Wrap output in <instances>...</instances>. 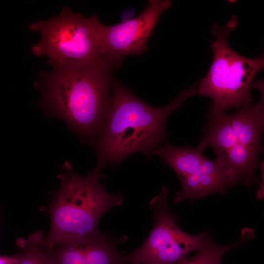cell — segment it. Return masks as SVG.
<instances>
[{"label": "cell", "mask_w": 264, "mask_h": 264, "mask_svg": "<svg viewBox=\"0 0 264 264\" xmlns=\"http://www.w3.org/2000/svg\"><path fill=\"white\" fill-rule=\"evenodd\" d=\"M125 239L101 233L88 240L85 247V264H121L124 259L117 246Z\"/></svg>", "instance_id": "cell-14"}, {"label": "cell", "mask_w": 264, "mask_h": 264, "mask_svg": "<svg viewBox=\"0 0 264 264\" xmlns=\"http://www.w3.org/2000/svg\"><path fill=\"white\" fill-rule=\"evenodd\" d=\"M101 23L95 15L85 17L64 7L56 17L29 25L41 35V40L31 48L32 53L46 57L52 66L96 60L102 57Z\"/></svg>", "instance_id": "cell-5"}, {"label": "cell", "mask_w": 264, "mask_h": 264, "mask_svg": "<svg viewBox=\"0 0 264 264\" xmlns=\"http://www.w3.org/2000/svg\"><path fill=\"white\" fill-rule=\"evenodd\" d=\"M237 22L234 17L224 28L217 24L213 27L215 37L211 45L214 58L208 72L200 81L197 93L212 99L210 110H213L224 112L233 107L239 109L243 105L250 104L253 80L264 67L263 56L247 58L229 46L227 37Z\"/></svg>", "instance_id": "cell-4"}, {"label": "cell", "mask_w": 264, "mask_h": 264, "mask_svg": "<svg viewBox=\"0 0 264 264\" xmlns=\"http://www.w3.org/2000/svg\"><path fill=\"white\" fill-rule=\"evenodd\" d=\"M253 234L250 230L243 231L240 240L228 245H218L212 240L195 255L174 264H222V259L226 253L250 240Z\"/></svg>", "instance_id": "cell-15"}, {"label": "cell", "mask_w": 264, "mask_h": 264, "mask_svg": "<svg viewBox=\"0 0 264 264\" xmlns=\"http://www.w3.org/2000/svg\"><path fill=\"white\" fill-rule=\"evenodd\" d=\"M258 156L238 142L228 153L224 167L232 174L236 182L250 187L258 182L255 176L260 165Z\"/></svg>", "instance_id": "cell-12"}, {"label": "cell", "mask_w": 264, "mask_h": 264, "mask_svg": "<svg viewBox=\"0 0 264 264\" xmlns=\"http://www.w3.org/2000/svg\"><path fill=\"white\" fill-rule=\"evenodd\" d=\"M44 238L41 230L31 233L26 238H18L16 245L20 251L13 255L15 264H59L53 248L45 245Z\"/></svg>", "instance_id": "cell-13"}, {"label": "cell", "mask_w": 264, "mask_h": 264, "mask_svg": "<svg viewBox=\"0 0 264 264\" xmlns=\"http://www.w3.org/2000/svg\"><path fill=\"white\" fill-rule=\"evenodd\" d=\"M169 191L162 187L150 202L154 221V227L143 244L124 260L134 264H174L198 252L212 240L204 232L193 235L185 233L177 225L179 217L169 210Z\"/></svg>", "instance_id": "cell-6"}, {"label": "cell", "mask_w": 264, "mask_h": 264, "mask_svg": "<svg viewBox=\"0 0 264 264\" xmlns=\"http://www.w3.org/2000/svg\"><path fill=\"white\" fill-rule=\"evenodd\" d=\"M16 261L14 256L0 255V264H15Z\"/></svg>", "instance_id": "cell-17"}, {"label": "cell", "mask_w": 264, "mask_h": 264, "mask_svg": "<svg viewBox=\"0 0 264 264\" xmlns=\"http://www.w3.org/2000/svg\"><path fill=\"white\" fill-rule=\"evenodd\" d=\"M118 66L101 57L86 62L52 66L35 85L39 105L49 115L64 120L83 143L94 145L110 106L112 72Z\"/></svg>", "instance_id": "cell-1"}, {"label": "cell", "mask_w": 264, "mask_h": 264, "mask_svg": "<svg viewBox=\"0 0 264 264\" xmlns=\"http://www.w3.org/2000/svg\"><path fill=\"white\" fill-rule=\"evenodd\" d=\"M154 154L175 171L180 180L197 173L205 156L203 152L197 148L176 147L169 143L157 147Z\"/></svg>", "instance_id": "cell-11"}, {"label": "cell", "mask_w": 264, "mask_h": 264, "mask_svg": "<svg viewBox=\"0 0 264 264\" xmlns=\"http://www.w3.org/2000/svg\"><path fill=\"white\" fill-rule=\"evenodd\" d=\"M180 180L182 188L175 196L176 204L185 199L194 200L214 193L224 194L237 183L225 167L205 156L197 173Z\"/></svg>", "instance_id": "cell-8"}, {"label": "cell", "mask_w": 264, "mask_h": 264, "mask_svg": "<svg viewBox=\"0 0 264 264\" xmlns=\"http://www.w3.org/2000/svg\"><path fill=\"white\" fill-rule=\"evenodd\" d=\"M112 96L104 126L94 144L97 163L93 170L101 172L107 164L121 163L135 153L149 158L167 139L168 116L187 98L197 93L195 85L181 91L172 102L161 108L150 106L123 86L114 78Z\"/></svg>", "instance_id": "cell-2"}, {"label": "cell", "mask_w": 264, "mask_h": 264, "mask_svg": "<svg viewBox=\"0 0 264 264\" xmlns=\"http://www.w3.org/2000/svg\"><path fill=\"white\" fill-rule=\"evenodd\" d=\"M121 264H134L131 262L124 260V261Z\"/></svg>", "instance_id": "cell-18"}, {"label": "cell", "mask_w": 264, "mask_h": 264, "mask_svg": "<svg viewBox=\"0 0 264 264\" xmlns=\"http://www.w3.org/2000/svg\"><path fill=\"white\" fill-rule=\"evenodd\" d=\"M208 124L205 134L197 149L204 152L207 147H211L215 152V160L224 167L228 153L238 142L230 115L210 110Z\"/></svg>", "instance_id": "cell-10"}, {"label": "cell", "mask_w": 264, "mask_h": 264, "mask_svg": "<svg viewBox=\"0 0 264 264\" xmlns=\"http://www.w3.org/2000/svg\"><path fill=\"white\" fill-rule=\"evenodd\" d=\"M253 87L261 92L260 102L255 105H243L236 113L229 115L238 143L259 155L264 151L262 136L264 125V94L262 83L258 82Z\"/></svg>", "instance_id": "cell-9"}, {"label": "cell", "mask_w": 264, "mask_h": 264, "mask_svg": "<svg viewBox=\"0 0 264 264\" xmlns=\"http://www.w3.org/2000/svg\"><path fill=\"white\" fill-rule=\"evenodd\" d=\"M63 168L57 176L60 187L47 209L50 227L44 242L50 249L62 241L85 242L99 235L102 216L124 200L121 195L110 194L101 185V172L93 170L81 176L69 162Z\"/></svg>", "instance_id": "cell-3"}, {"label": "cell", "mask_w": 264, "mask_h": 264, "mask_svg": "<svg viewBox=\"0 0 264 264\" xmlns=\"http://www.w3.org/2000/svg\"><path fill=\"white\" fill-rule=\"evenodd\" d=\"M171 5L170 0H151L135 18L113 25L101 23V56L120 67L126 56H139L146 51L147 43L158 19Z\"/></svg>", "instance_id": "cell-7"}, {"label": "cell", "mask_w": 264, "mask_h": 264, "mask_svg": "<svg viewBox=\"0 0 264 264\" xmlns=\"http://www.w3.org/2000/svg\"><path fill=\"white\" fill-rule=\"evenodd\" d=\"M85 242L65 241L53 247L59 264H85Z\"/></svg>", "instance_id": "cell-16"}]
</instances>
